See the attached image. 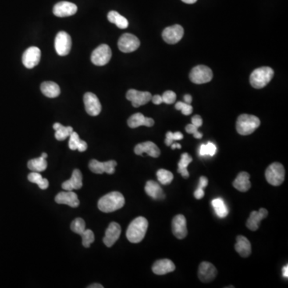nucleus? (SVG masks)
I'll return each instance as SVG.
<instances>
[{"mask_svg":"<svg viewBox=\"0 0 288 288\" xmlns=\"http://www.w3.org/2000/svg\"><path fill=\"white\" fill-rule=\"evenodd\" d=\"M140 41L134 35L125 33L121 36L118 41L119 49L123 53H131L140 47Z\"/></svg>","mask_w":288,"mask_h":288,"instance_id":"nucleus-9","label":"nucleus"},{"mask_svg":"<svg viewBox=\"0 0 288 288\" xmlns=\"http://www.w3.org/2000/svg\"><path fill=\"white\" fill-rule=\"evenodd\" d=\"M151 101L155 105H159V104H163L162 96L159 95V94H155V95L152 96Z\"/></svg>","mask_w":288,"mask_h":288,"instance_id":"nucleus-46","label":"nucleus"},{"mask_svg":"<svg viewBox=\"0 0 288 288\" xmlns=\"http://www.w3.org/2000/svg\"><path fill=\"white\" fill-rule=\"evenodd\" d=\"M208 184V179L205 176H201L200 179V183L197 188L203 189L204 190L206 186Z\"/></svg>","mask_w":288,"mask_h":288,"instance_id":"nucleus-45","label":"nucleus"},{"mask_svg":"<svg viewBox=\"0 0 288 288\" xmlns=\"http://www.w3.org/2000/svg\"><path fill=\"white\" fill-rule=\"evenodd\" d=\"M190 81L196 84H204L209 83L213 78V72L211 68L205 65L195 67L189 75Z\"/></svg>","mask_w":288,"mask_h":288,"instance_id":"nucleus-6","label":"nucleus"},{"mask_svg":"<svg viewBox=\"0 0 288 288\" xmlns=\"http://www.w3.org/2000/svg\"><path fill=\"white\" fill-rule=\"evenodd\" d=\"M268 215V210L265 208H260L259 211H252L250 213V217L247 220L246 226L248 228L249 230L255 232L258 230L260 228V222L264 219L267 218Z\"/></svg>","mask_w":288,"mask_h":288,"instance_id":"nucleus-19","label":"nucleus"},{"mask_svg":"<svg viewBox=\"0 0 288 288\" xmlns=\"http://www.w3.org/2000/svg\"><path fill=\"white\" fill-rule=\"evenodd\" d=\"M126 97L127 100L132 102L134 108H139L140 106L145 105L150 102L152 95L148 91H140L135 89H131L126 92Z\"/></svg>","mask_w":288,"mask_h":288,"instance_id":"nucleus-10","label":"nucleus"},{"mask_svg":"<svg viewBox=\"0 0 288 288\" xmlns=\"http://www.w3.org/2000/svg\"><path fill=\"white\" fill-rule=\"evenodd\" d=\"M185 4H193L197 2V0H182Z\"/></svg>","mask_w":288,"mask_h":288,"instance_id":"nucleus-51","label":"nucleus"},{"mask_svg":"<svg viewBox=\"0 0 288 288\" xmlns=\"http://www.w3.org/2000/svg\"><path fill=\"white\" fill-rule=\"evenodd\" d=\"M175 266L172 260L168 259L157 260L152 266V271L155 275H164L175 271Z\"/></svg>","mask_w":288,"mask_h":288,"instance_id":"nucleus-22","label":"nucleus"},{"mask_svg":"<svg viewBox=\"0 0 288 288\" xmlns=\"http://www.w3.org/2000/svg\"><path fill=\"white\" fill-rule=\"evenodd\" d=\"M163 103L166 104H172L176 100V94L172 90H167L163 94Z\"/></svg>","mask_w":288,"mask_h":288,"instance_id":"nucleus-41","label":"nucleus"},{"mask_svg":"<svg viewBox=\"0 0 288 288\" xmlns=\"http://www.w3.org/2000/svg\"><path fill=\"white\" fill-rule=\"evenodd\" d=\"M88 288H104V286H102L101 284H98V283H94V284L89 286Z\"/></svg>","mask_w":288,"mask_h":288,"instance_id":"nucleus-50","label":"nucleus"},{"mask_svg":"<svg viewBox=\"0 0 288 288\" xmlns=\"http://www.w3.org/2000/svg\"><path fill=\"white\" fill-rule=\"evenodd\" d=\"M175 109L181 111L182 114L184 115H190L193 111V108H192V106H190V104L183 102L176 103Z\"/></svg>","mask_w":288,"mask_h":288,"instance_id":"nucleus-40","label":"nucleus"},{"mask_svg":"<svg viewBox=\"0 0 288 288\" xmlns=\"http://www.w3.org/2000/svg\"><path fill=\"white\" fill-rule=\"evenodd\" d=\"M218 271L215 266L211 263L202 262L199 268V279L201 282H211L215 279L217 276Z\"/></svg>","mask_w":288,"mask_h":288,"instance_id":"nucleus-15","label":"nucleus"},{"mask_svg":"<svg viewBox=\"0 0 288 288\" xmlns=\"http://www.w3.org/2000/svg\"><path fill=\"white\" fill-rule=\"evenodd\" d=\"M135 153L138 155H142L146 153L149 156L158 158L160 155V150L153 142L147 141L137 144L135 147Z\"/></svg>","mask_w":288,"mask_h":288,"instance_id":"nucleus-20","label":"nucleus"},{"mask_svg":"<svg viewBox=\"0 0 288 288\" xmlns=\"http://www.w3.org/2000/svg\"><path fill=\"white\" fill-rule=\"evenodd\" d=\"M71 229L75 233L79 234V236L86 230V223L83 218H77L72 221L71 224Z\"/></svg>","mask_w":288,"mask_h":288,"instance_id":"nucleus-37","label":"nucleus"},{"mask_svg":"<svg viewBox=\"0 0 288 288\" xmlns=\"http://www.w3.org/2000/svg\"><path fill=\"white\" fill-rule=\"evenodd\" d=\"M117 166L116 161L110 160L108 162H100L98 160H90L89 164V168L93 173L103 174L107 173L112 175L115 173V167Z\"/></svg>","mask_w":288,"mask_h":288,"instance_id":"nucleus-13","label":"nucleus"},{"mask_svg":"<svg viewBox=\"0 0 288 288\" xmlns=\"http://www.w3.org/2000/svg\"><path fill=\"white\" fill-rule=\"evenodd\" d=\"M260 126V120L254 115L243 114L238 117L236 130L241 136H249Z\"/></svg>","mask_w":288,"mask_h":288,"instance_id":"nucleus-3","label":"nucleus"},{"mask_svg":"<svg viewBox=\"0 0 288 288\" xmlns=\"http://www.w3.org/2000/svg\"><path fill=\"white\" fill-rule=\"evenodd\" d=\"M191 123L197 127H200L203 125V119L200 115H196L192 117Z\"/></svg>","mask_w":288,"mask_h":288,"instance_id":"nucleus-44","label":"nucleus"},{"mask_svg":"<svg viewBox=\"0 0 288 288\" xmlns=\"http://www.w3.org/2000/svg\"><path fill=\"white\" fill-rule=\"evenodd\" d=\"M184 103L186 104H190L192 102V97L190 94H185L184 95Z\"/></svg>","mask_w":288,"mask_h":288,"instance_id":"nucleus-47","label":"nucleus"},{"mask_svg":"<svg viewBox=\"0 0 288 288\" xmlns=\"http://www.w3.org/2000/svg\"><path fill=\"white\" fill-rule=\"evenodd\" d=\"M85 109L88 115L91 116H97L100 115L102 110V106L100 104V100L94 93H85L83 96Z\"/></svg>","mask_w":288,"mask_h":288,"instance_id":"nucleus-12","label":"nucleus"},{"mask_svg":"<svg viewBox=\"0 0 288 288\" xmlns=\"http://www.w3.org/2000/svg\"><path fill=\"white\" fill-rule=\"evenodd\" d=\"M127 124L131 128H136L141 126L151 127V126H154V121L151 118H147V117L144 116L143 114L136 113L132 115L128 119Z\"/></svg>","mask_w":288,"mask_h":288,"instance_id":"nucleus-24","label":"nucleus"},{"mask_svg":"<svg viewBox=\"0 0 288 288\" xmlns=\"http://www.w3.org/2000/svg\"><path fill=\"white\" fill-rule=\"evenodd\" d=\"M58 204H66L72 207H77L79 205V200L77 195L72 190L59 192L55 199Z\"/></svg>","mask_w":288,"mask_h":288,"instance_id":"nucleus-21","label":"nucleus"},{"mask_svg":"<svg viewBox=\"0 0 288 288\" xmlns=\"http://www.w3.org/2000/svg\"><path fill=\"white\" fill-rule=\"evenodd\" d=\"M199 128L197 126H195V125L190 124L186 125V132L188 133V134H192L194 136L196 139H201L203 137V134L200 133L198 130Z\"/></svg>","mask_w":288,"mask_h":288,"instance_id":"nucleus-42","label":"nucleus"},{"mask_svg":"<svg viewBox=\"0 0 288 288\" xmlns=\"http://www.w3.org/2000/svg\"><path fill=\"white\" fill-rule=\"evenodd\" d=\"M274 76V71L269 67H262L253 71L250 76V85L254 88L261 89L271 82Z\"/></svg>","mask_w":288,"mask_h":288,"instance_id":"nucleus-4","label":"nucleus"},{"mask_svg":"<svg viewBox=\"0 0 288 288\" xmlns=\"http://www.w3.org/2000/svg\"><path fill=\"white\" fill-rule=\"evenodd\" d=\"M27 167L29 169L31 170L32 172H44L47 168V160L42 156L37 158H33L29 161Z\"/></svg>","mask_w":288,"mask_h":288,"instance_id":"nucleus-33","label":"nucleus"},{"mask_svg":"<svg viewBox=\"0 0 288 288\" xmlns=\"http://www.w3.org/2000/svg\"><path fill=\"white\" fill-rule=\"evenodd\" d=\"M184 35L183 26L179 24L168 26L163 31V39L169 44H175L179 43Z\"/></svg>","mask_w":288,"mask_h":288,"instance_id":"nucleus-11","label":"nucleus"},{"mask_svg":"<svg viewBox=\"0 0 288 288\" xmlns=\"http://www.w3.org/2000/svg\"><path fill=\"white\" fill-rule=\"evenodd\" d=\"M148 228V221L144 217H138L131 222L126 230V238L131 243H138L144 239Z\"/></svg>","mask_w":288,"mask_h":288,"instance_id":"nucleus-1","label":"nucleus"},{"mask_svg":"<svg viewBox=\"0 0 288 288\" xmlns=\"http://www.w3.org/2000/svg\"><path fill=\"white\" fill-rule=\"evenodd\" d=\"M120 234V225L115 222H111L108 229L106 230L105 236L104 238V244L108 247H112L115 242L119 239Z\"/></svg>","mask_w":288,"mask_h":288,"instance_id":"nucleus-18","label":"nucleus"},{"mask_svg":"<svg viewBox=\"0 0 288 288\" xmlns=\"http://www.w3.org/2000/svg\"><path fill=\"white\" fill-rule=\"evenodd\" d=\"M72 38L67 32H58L55 40V51L58 55H68L72 49Z\"/></svg>","mask_w":288,"mask_h":288,"instance_id":"nucleus-8","label":"nucleus"},{"mask_svg":"<svg viewBox=\"0 0 288 288\" xmlns=\"http://www.w3.org/2000/svg\"><path fill=\"white\" fill-rule=\"evenodd\" d=\"M83 186V175L79 170H74L70 179L62 183V189L66 190H73L80 189Z\"/></svg>","mask_w":288,"mask_h":288,"instance_id":"nucleus-23","label":"nucleus"},{"mask_svg":"<svg viewBox=\"0 0 288 288\" xmlns=\"http://www.w3.org/2000/svg\"><path fill=\"white\" fill-rule=\"evenodd\" d=\"M80 236L82 237V243H83V247H89L91 243H94V235L92 231L90 229H86Z\"/></svg>","mask_w":288,"mask_h":288,"instance_id":"nucleus-38","label":"nucleus"},{"mask_svg":"<svg viewBox=\"0 0 288 288\" xmlns=\"http://www.w3.org/2000/svg\"><path fill=\"white\" fill-rule=\"evenodd\" d=\"M183 135L181 133V132H177L175 133H172V132H168L166 134V140H165V143L166 145L169 146L172 145L174 141H177V140H183Z\"/></svg>","mask_w":288,"mask_h":288,"instance_id":"nucleus-39","label":"nucleus"},{"mask_svg":"<svg viewBox=\"0 0 288 288\" xmlns=\"http://www.w3.org/2000/svg\"><path fill=\"white\" fill-rule=\"evenodd\" d=\"M41 156L43 157V158H47V153H43V154H42Z\"/></svg>","mask_w":288,"mask_h":288,"instance_id":"nucleus-52","label":"nucleus"},{"mask_svg":"<svg viewBox=\"0 0 288 288\" xmlns=\"http://www.w3.org/2000/svg\"><path fill=\"white\" fill-rule=\"evenodd\" d=\"M125 204V199L119 191H113L103 196L98 202V207L103 212L110 213L122 208Z\"/></svg>","mask_w":288,"mask_h":288,"instance_id":"nucleus-2","label":"nucleus"},{"mask_svg":"<svg viewBox=\"0 0 288 288\" xmlns=\"http://www.w3.org/2000/svg\"><path fill=\"white\" fill-rule=\"evenodd\" d=\"M28 180L30 183H36L42 190H45L49 186V182L47 179L43 178L40 172H33L28 175Z\"/></svg>","mask_w":288,"mask_h":288,"instance_id":"nucleus-34","label":"nucleus"},{"mask_svg":"<svg viewBox=\"0 0 288 288\" xmlns=\"http://www.w3.org/2000/svg\"><path fill=\"white\" fill-rule=\"evenodd\" d=\"M232 185L236 190H239V191H247L251 186L250 182V175L247 172H240L237 175L236 179L234 180Z\"/></svg>","mask_w":288,"mask_h":288,"instance_id":"nucleus-26","label":"nucleus"},{"mask_svg":"<svg viewBox=\"0 0 288 288\" xmlns=\"http://www.w3.org/2000/svg\"><path fill=\"white\" fill-rule=\"evenodd\" d=\"M156 175L158 182L164 185L170 184L174 179L173 174L168 170L159 169L157 172Z\"/></svg>","mask_w":288,"mask_h":288,"instance_id":"nucleus-36","label":"nucleus"},{"mask_svg":"<svg viewBox=\"0 0 288 288\" xmlns=\"http://www.w3.org/2000/svg\"><path fill=\"white\" fill-rule=\"evenodd\" d=\"M145 191L154 200H163L165 197L160 185L153 180L147 181L145 186Z\"/></svg>","mask_w":288,"mask_h":288,"instance_id":"nucleus-27","label":"nucleus"},{"mask_svg":"<svg viewBox=\"0 0 288 288\" xmlns=\"http://www.w3.org/2000/svg\"><path fill=\"white\" fill-rule=\"evenodd\" d=\"M282 275H283V277H285V278H287L288 277L287 265L285 266V267H283V268H282Z\"/></svg>","mask_w":288,"mask_h":288,"instance_id":"nucleus-48","label":"nucleus"},{"mask_svg":"<svg viewBox=\"0 0 288 288\" xmlns=\"http://www.w3.org/2000/svg\"><path fill=\"white\" fill-rule=\"evenodd\" d=\"M172 150H174V149L175 148H178V149H181V147H182V146L180 145V144H179V143H172Z\"/></svg>","mask_w":288,"mask_h":288,"instance_id":"nucleus-49","label":"nucleus"},{"mask_svg":"<svg viewBox=\"0 0 288 288\" xmlns=\"http://www.w3.org/2000/svg\"><path fill=\"white\" fill-rule=\"evenodd\" d=\"M205 145L207 155L214 156L217 151L216 146H215L214 143H211V142H208V143H207V144H205Z\"/></svg>","mask_w":288,"mask_h":288,"instance_id":"nucleus-43","label":"nucleus"},{"mask_svg":"<svg viewBox=\"0 0 288 288\" xmlns=\"http://www.w3.org/2000/svg\"><path fill=\"white\" fill-rule=\"evenodd\" d=\"M53 128L55 130V139L58 141L66 140L67 138L69 137L74 132L72 126H64L59 122H56L53 125Z\"/></svg>","mask_w":288,"mask_h":288,"instance_id":"nucleus-30","label":"nucleus"},{"mask_svg":"<svg viewBox=\"0 0 288 288\" xmlns=\"http://www.w3.org/2000/svg\"><path fill=\"white\" fill-rule=\"evenodd\" d=\"M235 249L238 254L243 258H247L251 254V244L248 239L243 236H239L236 238Z\"/></svg>","mask_w":288,"mask_h":288,"instance_id":"nucleus-25","label":"nucleus"},{"mask_svg":"<svg viewBox=\"0 0 288 288\" xmlns=\"http://www.w3.org/2000/svg\"><path fill=\"white\" fill-rule=\"evenodd\" d=\"M265 177L270 184L279 186L285 179L284 168L279 163H273L266 170Z\"/></svg>","mask_w":288,"mask_h":288,"instance_id":"nucleus-5","label":"nucleus"},{"mask_svg":"<svg viewBox=\"0 0 288 288\" xmlns=\"http://www.w3.org/2000/svg\"><path fill=\"white\" fill-rule=\"evenodd\" d=\"M172 232L174 236L179 239H183L187 235L186 220L184 215H177L172 219Z\"/></svg>","mask_w":288,"mask_h":288,"instance_id":"nucleus-17","label":"nucleus"},{"mask_svg":"<svg viewBox=\"0 0 288 288\" xmlns=\"http://www.w3.org/2000/svg\"><path fill=\"white\" fill-rule=\"evenodd\" d=\"M41 91L48 98H56L60 94V87L55 82L46 81L40 86Z\"/></svg>","mask_w":288,"mask_h":288,"instance_id":"nucleus-28","label":"nucleus"},{"mask_svg":"<svg viewBox=\"0 0 288 288\" xmlns=\"http://www.w3.org/2000/svg\"><path fill=\"white\" fill-rule=\"evenodd\" d=\"M41 58V51L37 47H30L24 51L23 63L26 68L31 69L38 65Z\"/></svg>","mask_w":288,"mask_h":288,"instance_id":"nucleus-14","label":"nucleus"},{"mask_svg":"<svg viewBox=\"0 0 288 288\" xmlns=\"http://www.w3.org/2000/svg\"><path fill=\"white\" fill-rule=\"evenodd\" d=\"M108 19L111 23L116 25L119 28L125 29L128 26V21L126 18L123 17L120 14L115 11H111L108 13Z\"/></svg>","mask_w":288,"mask_h":288,"instance_id":"nucleus-31","label":"nucleus"},{"mask_svg":"<svg viewBox=\"0 0 288 288\" xmlns=\"http://www.w3.org/2000/svg\"><path fill=\"white\" fill-rule=\"evenodd\" d=\"M212 206L214 207L216 215L219 218H225L228 215V208L223 200L220 198L212 200Z\"/></svg>","mask_w":288,"mask_h":288,"instance_id":"nucleus-35","label":"nucleus"},{"mask_svg":"<svg viewBox=\"0 0 288 288\" xmlns=\"http://www.w3.org/2000/svg\"><path fill=\"white\" fill-rule=\"evenodd\" d=\"M76 12H77V6L76 4L66 2V1L58 3L53 8V13L57 17L62 18L72 16V15H75Z\"/></svg>","mask_w":288,"mask_h":288,"instance_id":"nucleus-16","label":"nucleus"},{"mask_svg":"<svg viewBox=\"0 0 288 288\" xmlns=\"http://www.w3.org/2000/svg\"><path fill=\"white\" fill-rule=\"evenodd\" d=\"M70 140H69V148L72 151H78L80 152L86 151L87 149V144L86 142L80 140L79 135L76 132H73L70 135Z\"/></svg>","mask_w":288,"mask_h":288,"instance_id":"nucleus-29","label":"nucleus"},{"mask_svg":"<svg viewBox=\"0 0 288 288\" xmlns=\"http://www.w3.org/2000/svg\"><path fill=\"white\" fill-rule=\"evenodd\" d=\"M111 56L112 53L109 46L101 44L93 51L90 59L96 66H104L111 60Z\"/></svg>","mask_w":288,"mask_h":288,"instance_id":"nucleus-7","label":"nucleus"},{"mask_svg":"<svg viewBox=\"0 0 288 288\" xmlns=\"http://www.w3.org/2000/svg\"><path fill=\"white\" fill-rule=\"evenodd\" d=\"M192 162V157L190 156L188 153H183L181 155V159L178 164V172L182 175V176L184 178L189 177V172L187 171V167L189 164Z\"/></svg>","mask_w":288,"mask_h":288,"instance_id":"nucleus-32","label":"nucleus"}]
</instances>
